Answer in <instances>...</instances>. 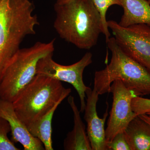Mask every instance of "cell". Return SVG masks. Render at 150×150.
<instances>
[{"mask_svg": "<svg viewBox=\"0 0 150 150\" xmlns=\"http://www.w3.org/2000/svg\"><path fill=\"white\" fill-rule=\"evenodd\" d=\"M54 27L59 37L81 49L90 50L102 33L98 11L91 0L55 3Z\"/></svg>", "mask_w": 150, "mask_h": 150, "instance_id": "cell-1", "label": "cell"}, {"mask_svg": "<svg viewBox=\"0 0 150 150\" xmlns=\"http://www.w3.org/2000/svg\"><path fill=\"white\" fill-rule=\"evenodd\" d=\"M30 0H0V77L27 36L39 25Z\"/></svg>", "mask_w": 150, "mask_h": 150, "instance_id": "cell-2", "label": "cell"}, {"mask_svg": "<svg viewBox=\"0 0 150 150\" xmlns=\"http://www.w3.org/2000/svg\"><path fill=\"white\" fill-rule=\"evenodd\" d=\"M112 54L110 63L103 69L96 71L93 88L99 95L109 93L110 86L120 80L137 96L150 95V74L146 69L127 55L118 46L114 37L107 43Z\"/></svg>", "mask_w": 150, "mask_h": 150, "instance_id": "cell-3", "label": "cell"}, {"mask_svg": "<svg viewBox=\"0 0 150 150\" xmlns=\"http://www.w3.org/2000/svg\"><path fill=\"white\" fill-rule=\"evenodd\" d=\"M71 92L65 88L61 81L36 74L23 89L12 102L21 121L27 126L44 115L61 99H65Z\"/></svg>", "mask_w": 150, "mask_h": 150, "instance_id": "cell-4", "label": "cell"}, {"mask_svg": "<svg viewBox=\"0 0 150 150\" xmlns=\"http://www.w3.org/2000/svg\"><path fill=\"white\" fill-rule=\"evenodd\" d=\"M55 39L48 43L36 42L20 48L9 62L0 77V98L13 102L36 75L38 61L54 53Z\"/></svg>", "mask_w": 150, "mask_h": 150, "instance_id": "cell-5", "label": "cell"}, {"mask_svg": "<svg viewBox=\"0 0 150 150\" xmlns=\"http://www.w3.org/2000/svg\"><path fill=\"white\" fill-rule=\"evenodd\" d=\"M107 23L122 51L150 74V26L138 24L124 27L113 20Z\"/></svg>", "mask_w": 150, "mask_h": 150, "instance_id": "cell-6", "label": "cell"}, {"mask_svg": "<svg viewBox=\"0 0 150 150\" xmlns=\"http://www.w3.org/2000/svg\"><path fill=\"white\" fill-rule=\"evenodd\" d=\"M54 53L40 59L36 66V74L44 75L71 85L77 92L80 101V112L86 107V91L88 86L85 84L83 74L85 69L92 63L93 55L87 52L78 62L65 66L56 63L53 59Z\"/></svg>", "mask_w": 150, "mask_h": 150, "instance_id": "cell-7", "label": "cell"}, {"mask_svg": "<svg viewBox=\"0 0 150 150\" xmlns=\"http://www.w3.org/2000/svg\"><path fill=\"white\" fill-rule=\"evenodd\" d=\"M109 93L112 94V103L105 129L106 142L111 141L118 133L124 131L131 120L137 116L131 106L132 99L137 96L134 91L118 80L111 84Z\"/></svg>", "mask_w": 150, "mask_h": 150, "instance_id": "cell-8", "label": "cell"}, {"mask_svg": "<svg viewBox=\"0 0 150 150\" xmlns=\"http://www.w3.org/2000/svg\"><path fill=\"white\" fill-rule=\"evenodd\" d=\"M86 103L84 119L87 123L86 131L92 150H107L105 124L108 115V102L106 111L102 118H99L97 111L99 94L93 88L88 87L86 91Z\"/></svg>", "mask_w": 150, "mask_h": 150, "instance_id": "cell-9", "label": "cell"}, {"mask_svg": "<svg viewBox=\"0 0 150 150\" xmlns=\"http://www.w3.org/2000/svg\"><path fill=\"white\" fill-rule=\"evenodd\" d=\"M0 117L8 121L10 126L13 142L20 143L24 150H44L43 143L32 136L27 126L21 121L12 102L0 98Z\"/></svg>", "mask_w": 150, "mask_h": 150, "instance_id": "cell-10", "label": "cell"}, {"mask_svg": "<svg viewBox=\"0 0 150 150\" xmlns=\"http://www.w3.org/2000/svg\"><path fill=\"white\" fill-rule=\"evenodd\" d=\"M68 102L73 111L74 126L67 134L63 146L65 150H92L91 145L84 123L83 122L74 97L70 96Z\"/></svg>", "mask_w": 150, "mask_h": 150, "instance_id": "cell-11", "label": "cell"}, {"mask_svg": "<svg viewBox=\"0 0 150 150\" xmlns=\"http://www.w3.org/2000/svg\"><path fill=\"white\" fill-rule=\"evenodd\" d=\"M123 13L120 22L121 26L145 24L150 26V4L147 0H120Z\"/></svg>", "mask_w": 150, "mask_h": 150, "instance_id": "cell-12", "label": "cell"}, {"mask_svg": "<svg viewBox=\"0 0 150 150\" xmlns=\"http://www.w3.org/2000/svg\"><path fill=\"white\" fill-rule=\"evenodd\" d=\"M124 132L131 150H150V125L138 115L131 120Z\"/></svg>", "mask_w": 150, "mask_h": 150, "instance_id": "cell-13", "label": "cell"}, {"mask_svg": "<svg viewBox=\"0 0 150 150\" xmlns=\"http://www.w3.org/2000/svg\"><path fill=\"white\" fill-rule=\"evenodd\" d=\"M63 100H60L44 115L31 122L27 126L30 133L41 141L46 150H54L51 138V123L55 111Z\"/></svg>", "mask_w": 150, "mask_h": 150, "instance_id": "cell-14", "label": "cell"}, {"mask_svg": "<svg viewBox=\"0 0 150 150\" xmlns=\"http://www.w3.org/2000/svg\"><path fill=\"white\" fill-rule=\"evenodd\" d=\"M94 6L98 11L101 22L102 33L105 37L106 43L110 38V34L106 20V13L108 9L111 6H121L120 0H91Z\"/></svg>", "mask_w": 150, "mask_h": 150, "instance_id": "cell-15", "label": "cell"}, {"mask_svg": "<svg viewBox=\"0 0 150 150\" xmlns=\"http://www.w3.org/2000/svg\"><path fill=\"white\" fill-rule=\"evenodd\" d=\"M11 131L9 123L4 118L0 117V150H19L11 141L8 134Z\"/></svg>", "mask_w": 150, "mask_h": 150, "instance_id": "cell-16", "label": "cell"}, {"mask_svg": "<svg viewBox=\"0 0 150 150\" xmlns=\"http://www.w3.org/2000/svg\"><path fill=\"white\" fill-rule=\"evenodd\" d=\"M107 150H131L124 131L116 134L111 141L106 142Z\"/></svg>", "mask_w": 150, "mask_h": 150, "instance_id": "cell-17", "label": "cell"}, {"mask_svg": "<svg viewBox=\"0 0 150 150\" xmlns=\"http://www.w3.org/2000/svg\"><path fill=\"white\" fill-rule=\"evenodd\" d=\"M132 110L137 115L150 112V99L140 96L134 97L131 101Z\"/></svg>", "mask_w": 150, "mask_h": 150, "instance_id": "cell-18", "label": "cell"}, {"mask_svg": "<svg viewBox=\"0 0 150 150\" xmlns=\"http://www.w3.org/2000/svg\"><path fill=\"white\" fill-rule=\"evenodd\" d=\"M138 116L150 125V116L147 114H142V115H138Z\"/></svg>", "mask_w": 150, "mask_h": 150, "instance_id": "cell-19", "label": "cell"}, {"mask_svg": "<svg viewBox=\"0 0 150 150\" xmlns=\"http://www.w3.org/2000/svg\"><path fill=\"white\" fill-rule=\"evenodd\" d=\"M71 0H60V1H56V2L59 3H65L69 2Z\"/></svg>", "mask_w": 150, "mask_h": 150, "instance_id": "cell-20", "label": "cell"}, {"mask_svg": "<svg viewBox=\"0 0 150 150\" xmlns=\"http://www.w3.org/2000/svg\"><path fill=\"white\" fill-rule=\"evenodd\" d=\"M147 114V115H149V116H150V112H149V113H147V114Z\"/></svg>", "mask_w": 150, "mask_h": 150, "instance_id": "cell-21", "label": "cell"}, {"mask_svg": "<svg viewBox=\"0 0 150 150\" xmlns=\"http://www.w3.org/2000/svg\"><path fill=\"white\" fill-rule=\"evenodd\" d=\"M149 2V3L150 4V0H147Z\"/></svg>", "mask_w": 150, "mask_h": 150, "instance_id": "cell-22", "label": "cell"}, {"mask_svg": "<svg viewBox=\"0 0 150 150\" xmlns=\"http://www.w3.org/2000/svg\"><path fill=\"white\" fill-rule=\"evenodd\" d=\"M56 1H60V0H56Z\"/></svg>", "mask_w": 150, "mask_h": 150, "instance_id": "cell-23", "label": "cell"}]
</instances>
